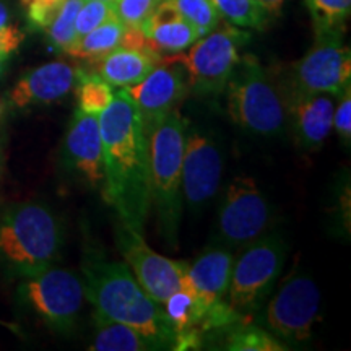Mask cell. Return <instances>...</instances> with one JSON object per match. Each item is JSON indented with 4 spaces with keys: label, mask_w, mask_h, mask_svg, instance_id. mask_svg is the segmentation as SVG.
Returning <instances> with one entry per match:
<instances>
[{
    "label": "cell",
    "mask_w": 351,
    "mask_h": 351,
    "mask_svg": "<svg viewBox=\"0 0 351 351\" xmlns=\"http://www.w3.org/2000/svg\"><path fill=\"white\" fill-rule=\"evenodd\" d=\"M103 142V199L122 225L143 234L150 200L148 145L142 117L124 88L98 116Z\"/></svg>",
    "instance_id": "obj_1"
},
{
    "label": "cell",
    "mask_w": 351,
    "mask_h": 351,
    "mask_svg": "<svg viewBox=\"0 0 351 351\" xmlns=\"http://www.w3.org/2000/svg\"><path fill=\"white\" fill-rule=\"evenodd\" d=\"M85 298L95 311L142 333L156 350H173L174 333L161 306L145 293L125 262L109 261L98 249L82 258Z\"/></svg>",
    "instance_id": "obj_2"
},
{
    "label": "cell",
    "mask_w": 351,
    "mask_h": 351,
    "mask_svg": "<svg viewBox=\"0 0 351 351\" xmlns=\"http://www.w3.org/2000/svg\"><path fill=\"white\" fill-rule=\"evenodd\" d=\"M62 245V223L47 205L25 202L0 217V265L13 276L25 278L54 265Z\"/></svg>",
    "instance_id": "obj_3"
},
{
    "label": "cell",
    "mask_w": 351,
    "mask_h": 351,
    "mask_svg": "<svg viewBox=\"0 0 351 351\" xmlns=\"http://www.w3.org/2000/svg\"><path fill=\"white\" fill-rule=\"evenodd\" d=\"M187 121L178 109L145 129L150 171V200L156 212L160 234L178 247L182 218V153Z\"/></svg>",
    "instance_id": "obj_4"
},
{
    "label": "cell",
    "mask_w": 351,
    "mask_h": 351,
    "mask_svg": "<svg viewBox=\"0 0 351 351\" xmlns=\"http://www.w3.org/2000/svg\"><path fill=\"white\" fill-rule=\"evenodd\" d=\"M223 91L228 114L241 129L261 137H276L285 130L283 91L256 56H241Z\"/></svg>",
    "instance_id": "obj_5"
},
{
    "label": "cell",
    "mask_w": 351,
    "mask_h": 351,
    "mask_svg": "<svg viewBox=\"0 0 351 351\" xmlns=\"http://www.w3.org/2000/svg\"><path fill=\"white\" fill-rule=\"evenodd\" d=\"M287 258V244L276 232L243 247L234 257L226 302L243 317L251 319L261 309L278 280Z\"/></svg>",
    "instance_id": "obj_6"
},
{
    "label": "cell",
    "mask_w": 351,
    "mask_h": 351,
    "mask_svg": "<svg viewBox=\"0 0 351 351\" xmlns=\"http://www.w3.org/2000/svg\"><path fill=\"white\" fill-rule=\"evenodd\" d=\"M19 300L52 330L70 333L82 313L85 287L73 271L51 265L36 275L21 278Z\"/></svg>",
    "instance_id": "obj_7"
},
{
    "label": "cell",
    "mask_w": 351,
    "mask_h": 351,
    "mask_svg": "<svg viewBox=\"0 0 351 351\" xmlns=\"http://www.w3.org/2000/svg\"><path fill=\"white\" fill-rule=\"evenodd\" d=\"M251 34L234 25L205 34L191 46L187 54L178 52L189 77V91L197 96H218L225 90L232 69L241 59V47Z\"/></svg>",
    "instance_id": "obj_8"
},
{
    "label": "cell",
    "mask_w": 351,
    "mask_h": 351,
    "mask_svg": "<svg viewBox=\"0 0 351 351\" xmlns=\"http://www.w3.org/2000/svg\"><path fill=\"white\" fill-rule=\"evenodd\" d=\"M271 207L249 176H236L228 184L217 218L218 244L238 251L269 232Z\"/></svg>",
    "instance_id": "obj_9"
},
{
    "label": "cell",
    "mask_w": 351,
    "mask_h": 351,
    "mask_svg": "<svg viewBox=\"0 0 351 351\" xmlns=\"http://www.w3.org/2000/svg\"><path fill=\"white\" fill-rule=\"evenodd\" d=\"M320 309V289L309 275H291L257 311V324L278 340L304 343L313 335Z\"/></svg>",
    "instance_id": "obj_10"
},
{
    "label": "cell",
    "mask_w": 351,
    "mask_h": 351,
    "mask_svg": "<svg viewBox=\"0 0 351 351\" xmlns=\"http://www.w3.org/2000/svg\"><path fill=\"white\" fill-rule=\"evenodd\" d=\"M350 47L343 44V33H332L315 38L313 49L291 65L287 91L339 96L350 86Z\"/></svg>",
    "instance_id": "obj_11"
},
{
    "label": "cell",
    "mask_w": 351,
    "mask_h": 351,
    "mask_svg": "<svg viewBox=\"0 0 351 351\" xmlns=\"http://www.w3.org/2000/svg\"><path fill=\"white\" fill-rule=\"evenodd\" d=\"M117 247L140 287L158 304L165 302L181 288L187 262L168 258L145 243L143 234L121 225L116 231Z\"/></svg>",
    "instance_id": "obj_12"
},
{
    "label": "cell",
    "mask_w": 351,
    "mask_h": 351,
    "mask_svg": "<svg viewBox=\"0 0 351 351\" xmlns=\"http://www.w3.org/2000/svg\"><path fill=\"white\" fill-rule=\"evenodd\" d=\"M223 152L217 138L204 129L186 130L182 153V197L200 210L217 195L223 178Z\"/></svg>",
    "instance_id": "obj_13"
},
{
    "label": "cell",
    "mask_w": 351,
    "mask_h": 351,
    "mask_svg": "<svg viewBox=\"0 0 351 351\" xmlns=\"http://www.w3.org/2000/svg\"><path fill=\"white\" fill-rule=\"evenodd\" d=\"M137 106L143 129L176 111L189 93V77L178 54L163 56L137 85L124 88Z\"/></svg>",
    "instance_id": "obj_14"
},
{
    "label": "cell",
    "mask_w": 351,
    "mask_h": 351,
    "mask_svg": "<svg viewBox=\"0 0 351 351\" xmlns=\"http://www.w3.org/2000/svg\"><path fill=\"white\" fill-rule=\"evenodd\" d=\"M232 262L234 254L231 249L215 244L194 262L187 263L181 287L186 288L194 300L199 328L205 313L226 301Z\"/></svg>",
    "instance_id": "obj_15"
},
{
    "label": "cell",
    "mask_w": 351,
    "mask_h": 351,
    "mask_svg": "<svg viewBox=\"0 0 351 351\" xmlns=\"http://www.w3.org/2000/svg\"><path fill=\"white\" fill-rule=\"evenodd\" d=\"M62 163L91 187L103 184V142L98 116L77 109L64 138Z\"/></svg>",
    "instance_id": "obj_16"
},
{
    "label": "cell",
    "mask_w": 351,
    "mask_h": 351,
    "mask_svg": "<svg viewBox=\"0 0 351 351\" xmlns=\"http://www.w3.org/2000/svg\"><path fill=\"white\" fill-rule=\"evenodd\" d=\"M283 99L298 147L306 152L319 150L333 129V95L283 91Z\"/></svg>",
    "instance_id": "obj_17"
},
{
    "label": "cell",
    "mask_w": 351,
    "mask_h": 351,
    "mask_svg": "<svg viewBox=\"0 0 351 351\" xmlns=\"http://www.w3.org/2000/svg\"><path fill=\"white\" fill-rule=\"evenodd\" d=\"M77 69L67 62H49L25 73L12 88L10 103L25 109L38 104H51L65 98L75 86Z\"/></svg>",
    "instance_id": "obj_18"
},
{
    "label": "cell",
    "mask_w": 351,
    "mask_h": 351,
    "mask_svg": "<svg viewBox=\"0 0 351 351\" xmlns=\"http://www.w3.org/2000/svg\"><path fill=\"white\" fill-rule=\"evenodd\" d=\"M142 32L148 49L160 57L186 51L202 38L195 26L184 20L168 0L158 5L150 19L142 25Z\"/></svg>",
    "instance_id": "obj_19"
},
{
    "label": "cell",
    "mask_w": 351,
    "mask_h": 351,
    "mask_svg": "<svg viewBox=\"0 0 351 351\" xmlns=\"http://www.w3.org/2000/svg\"><path fill=\"white\" fill-rule=\"evenodd\" d=\"M160 60L161 57L150 54V52L130 49V47H117L91 65L95 67L93 72L98 73L111 86L129 88L142 82Z\"/></svg>",
    "instance_id": "obj_20"
},
{
    "label": "cell",
    "mask_w": 351,
    "mask_h": 351,
    "mask_svg": "<svg viewBox=\"0 0 351 351\" xmlns=\"http://www.w3.org/2000/svg\"><path fill=\"white\" fill-rule=\"evenodd\" d=\"M95 319V340L91 343V351H148L156 350L148 339L125 324L117 322L99 314L93 313Z\"/></svg>",
    "instance_id": "obj_21"
},
{
    "label": "cell",
    "mask_w": 351,
    "mask_h": 351,
    "mask_svg": "<svg viewBox=\"0 0 351 351\" xmlns=\"http://www.w3.org/2000/svg\"><path fill=\"white\" fill-rule=\"evenodd\" d=\"M124 34L125 25H122L117 19L111 20L95 28L93 32L86 33L85 36L78 38L67 54L77 57V59L88 60L90 64H95L96 60L103 59L109 52L117 49V47H122Z\"/></svg>",
    "instance_id": "obj_22"
},
{
    "label": "cell",
    "mask_w": 351,
    "mask_h": 351,
    "mask_svg": "<svg viewBox=\"0 0 351 351\" xmlns=\"http://www.w3.org/2000/svg\"><path fill=\"white\" fill-rule=\"evenodd\" d=\"M225 330V341L223 348L230 351H283L288 346L282 343L276 337L267 332L265 328L252 324L251 320H239L231 326L219 328Z\"/></svg>",
    "instance_id": "obj_23"
},
{
    "label": "cell",
    "mask_w": 351,
    "mask_h": 351,
    "mask_svg": "<svg viewBox=\"0 0 351 351\" xmlns=\"http://www.w3.org/2000/svg\"><path fill=\"white\" fill-rule=\"evenodd\" d=\"M78 101V111L99 116L114 99V86L103 80L96 72L77 69L75 86H73Z\"/></svg>",
    "instance_id": "obj_24"
},
{
    "label": "cell",
    "mask_w": 351,
    "mask_h": 351,
    "mask_svg": "<svg viewBox=\"0 0 351 351\" xmlns=\"http://www.w3.org/2000/svg\"><path fill=\"white\" fill-rule=\"evenodd\" d=\"M304 3L313 20L315 38L343 33L345 21L351 13V0H304Z\"/></svg>",
    "instance_id": "obj_25"
},
{
    "label": "cell",
    "mask_w": 351,
    "mask_h": 351,
    "mask_svg": "<svg viewBox=\"0 0 351 351\" xmlns=\"http://www.w3.org/2000/svg\"><path fill=\"white\" fill-rule=\"evenodd\" d=\"M223 19L239 28L262 29L267 28L270 15L257 0H212Z\"/></svg>",
    "instance_id": "obj_26"
},
{
    "label": "cell",
    "mask_w": 351,
    "mask_h": 351,
    "mask_svg": "<svg viewBox=\"0 0 351 351\" xmlns=\"http://www.w3.org/2000/svg\"><path fill=\"white\" fill-rule=\"evenodd\" d=\"M83 0H65L54 21L44 29L47 34V39H49V43L56 49L69 52L70 47L77 43L75 16Z\"/></svg>",
    "instance_id": "obj_27"
},
{
    "label": "cell",
    "mask_w": 351,
    "mask_h": 351,
    "mask_svg": "<svg viewBox=\"0 0 351 351\" xmlns=\"http://www.w3.org/2000/svg\"><path fill=\"white\" fill-rule=\"evenodd\" d=\"M184 20L195 26L202 36L212 33L219 25L221 15L212 0H168Z\"/></svg>",
    "instance_id": "obj_28"
},
{
    "label": "cell",
    "mask_w": 351,
    "mask_h": 351,
    "mask_svg": "<svg viewBox=\"0 0 351 351\" xmlns=\"http://www.w3.org/2000/svg\"><path fill=\"white\" fill-rule=\"evenodd\" d=\"M116 20L112 2H101V0H83L75 16V34L77 39L93 32L98 26Z\"/></svg>",
    "instance_id": "obj_29"
},
{
    "label": "cell",
    "mask_w": 351,
    "mask_h": 351,
    "mask_svg": "<svg viewBox=\"0 0 351 351\" xmlns=\"http://www.w3.org/2000/svg\"><path fill=\"white\" fill-rule=\"evenodd\" d=\"M161 2L163 0H114L112 3L116 19L122 25L142 28V25L150 19Z\"/></svg>",
    "instance_id": "obj_30"
},
{
    "label": "cell",
    "mask_w": 351,
    "mask_h": 351,
    "mask_svg": "<svg viewBox=\"0 0 351 351\" xmlns=\"http://www.w3.org/2000/svg\"><path fill=\"white\" fill-rule=\"evenodd\" d=\"M64 2L65 0H21L29 26L43 32L54 21Z\"/></svg>",
    "instance_id": "obj_31"
},
{
    "label": "cell",
    "mask_w": 351,
    "mask_h": 351,
    "mask_svg": "<svg viewBox=\"0 0 351 351\" xmlns=\"http://www.w3.org/2000/svg\"><path fill=\"white\" fill-rule=\"evenodd\" d=\"M333 129L339 135L340 142L350 147L351 142V85L346 86L339 95V104L333 111Z\"/></svg>",
    "instance_id": "obj_32"
},
{
    "label": "cell",
    "mask_w": 351,
    "mask_h": 351,
    "mask_svg": "<svg viewBox=\"0 0 351 351\" xmlns=\"http://www.w3.org/2000/svg\"><path fill=\"white\" fill-rule=\"evenodd\" d=\"M23 33L15 26L5 25L0 28V56L8 57L12 52H15L23 43Z\"/></svg>",
    "instance_id": "obj_33"
},
{
    "label": "cell",
    "mask_w": 351,
    "mask_h": 351,
    "mask_svg": "<svg viewBox=\"0 0 351 351\" xmlns=\"http://www.w3.org/2000/svg\"><path fill=\"white\" fill-rule=\"evenodd\" d=\"M257 2L265 8V12L269 13L270 16H276L280 12H282V8L287 0H257Z\"/></svg>",
    "instance_id": "obj_34"
},
{
    "label": "cell",
    "mask_w": 351,
    "mask_h": 351,
    "mask_svg": "<svg viewBox=\"0 0 351 351\" xmlns=\"http://www.w3.org/2000/svg\"><path fill=\"white\" fill-rule=\"evenodd\" d=\"M8 23V10L3 3H0V28Z\"/></svg>",
    "instance_id": "obj_35"
},
{
    "label": "cell",
    "mask_w": 351,
    "mask_h": 351,
    "mask_svg": "<svg viewBox=\"0 0 351 351\" xmlns=\"http://www.w3.org/2000/svg\"><path fill=\"white\" fill-rule=\"evenodd\" d=\"M8 57H2L0 56V77L3 75V72H5V62H7Z\"/></svg>",
    "instance_id": "obj_36"
},
{
    "label": "cell",
    "mask_w": 351,
    "mask_h": 351,
    "mask_svg": "<svg viewBox=\"0 0 351 351\" xmlns=\"http://www.w3.org/2000/svg\"><path fill=\"white\" fill-rule=\"evenodd\" d=\"M2 173H3V150H2V145H0V179H2Z\"/></svg>",
    "instance_id": "obj_37"
},
{
    "label": "cell",
    "mask_w": 351,
    "mask_h": 351,
    "mask_svg": "<svg viewBox=\"0 0 351 351\" xmlns=\"http://www.w3.org/2000/svg\"><path fill=\"white\" fill-rule=\"evenodd\" d=\"M3 112H5V103H3L2 98H0V121H2Z\"/></svg>",
    "instance_id": "obj_38"
},
{
    "label": "cell",
    "mask_w": 351,
    "mask_h": 351,
    "mask_svg": "<svg viewBox=\"0 0 351 351\" xmlns=\"http://www.w3.org/2000/svg\"><path fill=\"white\" fill-rule=\"evenodd\" d=\"M101 2H114V0H101Z\"/></svg>",
    "instance_id": "obj_39"
}]
</instances>
